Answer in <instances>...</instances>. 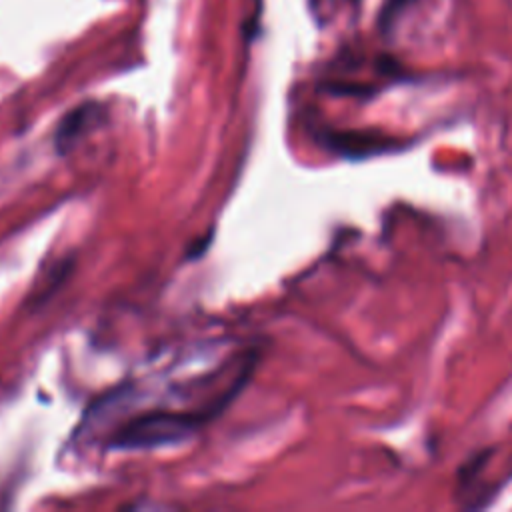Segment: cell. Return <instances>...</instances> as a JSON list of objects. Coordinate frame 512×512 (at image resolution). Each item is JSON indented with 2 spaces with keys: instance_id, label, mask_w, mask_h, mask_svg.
Returning a JSON list of instances; mask_svg holds the SVG:
<instances>
[{
  "instance_id": "cell-3",
  "label": "cell",
  "mask_w": 512,
  "mask_h": 512,
  "mask_svg": "<svg viewBox=\"0 0 512 512\" xmlns=\"http://www.w3.org/2000/svg\"><path fill=\"white\" fill-rule=\"evenodd\" d=\"M350 2H352V4H356V2H358V0H350Z\"/></svg>"
},
{
  "instance_id": "cell-2",
  "label": "cell",
  "mask_w": 512,
  "mask_h": 512,
  "mask_svg": "<svg viewBox=\"0 0 512 512\" xmlns=\"http://www.w3.org/2000/svg\"><path fill=\"white\" fill-rule=\"evenodd\" d=\"M92 110V106H82V108H78V110H74L72 114H68V118L60 124V130H58V144L62 146V144H66V142H70L76 134H78V130L86 124V120L90 118V112Z\"/></svg>"
},
{
  "instance_id": "cell-1",
  "label": "cell",
  "mask_w": 512,
  "mask_h": 512,
  "mask_svg": "<svg viewBox=\"0 0 512 512\" xmlns=\"http://www.w3.org/2000/svg\"><path fill=\"white\" fill-rule=\"evenodd\" d=\"M224 406L212 404L190 410H152L128 420L114 432L110 444L114 448H152L186 440L200 426L212 420Z\"/></svg>"
}]
</instances>
